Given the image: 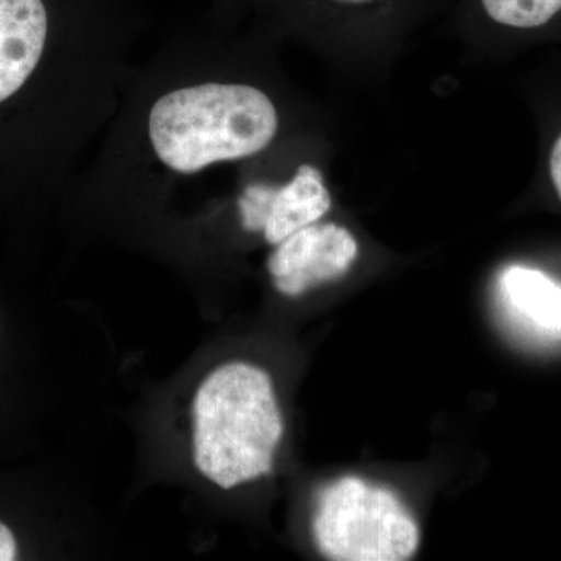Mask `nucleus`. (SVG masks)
<instances>
[{"label": "nucleus", "mask_w": 561, "mask_h": 561, "mask_svg": "<svg viewBox=\"0 0 561 561\" xmlns=\"http://www.w3.org/2000/svg\"><path fill=\"white\" fill-rule=\"evenodd\" d=\"M276 131L275 105L264 92L247 84L181 88L162 95L149 116L154 153L179 173L260 153Z\"/></svg>", "instance_id": "1"}, {"label": "nucleus", "mask_w": 561, "mask_h": 561, "mask_svg": "<svg viewBox=\"0 0 561 561\" xmlns=\"http://www.w3.org/2000/svg\"><path fill=\"white\" fill-rule=\"evenodd\" d=\"M280 435L271 376L254 365H224L195 394V465L220 489L268 474Z\"/></svg>", "instance_id": "2"}, {"label": "nucleus", "mask_w": 561, "mask_h": 561, "mask_svg": "<svg viewBox=\"0 0 561 561\" xmlns=\"http://www.w3.org/2000/svg\"><path fill=\"white\" fill-rule=\"evenodd\" d=\"M313 537L330 560L404 561L416 552L420 530L397 494L343 478L320 494Z\"/></svg>", "instance_id": "3"}, {"label": "nucleus", "mask_w": 561, "mask_h": 561, "mask_svg": "<svg viewBox=\"0 0 561 561\" xmlns=\"http://www.w3.org/2000/svg\"><path fill=\"white\" fill-rule=\"evenodd\" d=\"M357 257V242L335 224L309 225L276 245L268 272L276 289L289 297L339 279Z\"/></svg>", "instance_id": "4"}, {"label": "nucleus", "mask_w": 561, "mask_h": 561, "mask_svg": "<svg viewBox=\"0 0 561 561\" xmlns=\"http://www.w3.org/2000/svg\"><path fill=\"white\" fill-rule=\"evenodd\" d=\"M239 209L245 230L262 231L265 241L278 245L317 224L331 209V195L321 173L305 164L284 186L251 184L239 198Z\"/></svg>", "instance_id": "5"}, {"label": "nucleus", "mask_w": 561, "mask_h": 561, "mask_svg": "<svg viewBox=\"0 0 561 561\" xmlns=\"http://www.w3.org/2000/svg\"><path fill=\"white\" fill-rule=\"evenodd\" d=\"M46 38L43 0H0V103L16 94L32 76Z\"/></svg>", "instance_id": "6"}, {"label": "nucleus", "mask_w": 561, "mask_h": 561, "mask_svg": "<svg viewBox=\"0 0 561 561\" xmlns=\"http://www.w3.org/2000/svg\"><path fill=\"white\" fill-rule=\"evenodd\" d=\"M502 300L513 316L548 335H561V286L535 268H507L501 276Z\"/></svg>", "instance_id": "7"}, {"label": "nucleus", "mask_w": 561, "mask_h": 561, "mask_svg": "<svg viewBox=\"0 0 561 561\" xmlns=\"http://www.w3.org/2000/svg\"><path fill=\"white\" fill-rule=\"evenodd\" d=\"M491 20L515 28L545 25L561 10V0H482Z\"/></svg>", "instance_id": "8"}, {"label": "nucleus", "mask_w": 561, "mask_h": 561, "mask_svg": "<svg viewBox=\"0 0 561 561\" xmlns=\"http://www.w3.org/2000/svg\"><path fill=\"white\" fill-rule=\"evenodd\" d=\"M16 540L5 524L0 523V561H11L16 559Z\"/></svg>", "instance_id": "9"}, {"label": "nucleus", "mask_w": 561, "mask_h": 561, "mask_svg": "<svg viewBox=\"0 0 561 561\" xmlns=\"http://www.w3.org/2000/svg\"><path fill=\"white\" fill-rule=\"evenodd\" d=\"M551 179L561 201V136L557 139L551 153Z\"/></svg>", "instance_id": "10"}, {"label": "nucleus", "mask_w": 561, "mask_h": 561, "mask_svg": "<svg viewBox=\"0 0 561 561\" xmlns=\"http://www.w3.org/2000/svg\"><path fill=\"white\" fill-rule=\"evenodd\" d=\"M345 2H364V0H345Z\"/></svg>", "instance_id": "11"}]
</instances>
